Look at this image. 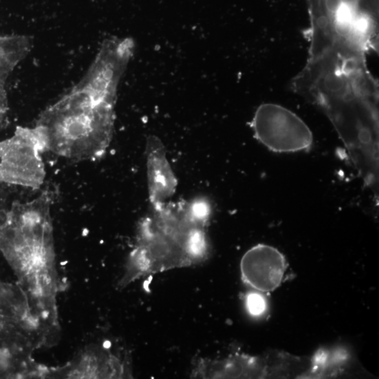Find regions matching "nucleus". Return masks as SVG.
I'll use <instances>...</instances> for the list:
<instances>
[{"instance_id":"1","label":"nucleus","mask_w":379,"mask_h":379,"mask_svg":"<svg viewBox=\"0 0 379 379\" xmlns=\"http://www.w3.org/2000/svg\"><path fill=\"white\" fill-rule=\"evenodd\" d=\"M152 207L138 224L121 287L145 275L202 263L208 257V202H165Z\"/></svg>"},{"instance_id":"2","label":"nucleus","mask_w":379,"mask_h":379,"mask_svg":"<svg viewBox=\"0 0 379 379\" xmlns=\"http://www.w3.org/2000/svg\"><path fill=\"white\" fill-rule=\"evenodd\" d=\"M52 198L45 191L13 204L0 224V249L19 275L31 311L43 316L57 313Z\"/></svg>"},{"instance_id":"3","label":"nucleus","mask_w":379,"mask_h":379,"mask_svg":"<svg viewBox=\"0 0 379 379\" xmlns=\"http://www.w3.org/2000/svg\"><path fill=\"white\" fill-rule=\"evenodd\" d=\"M118 78L103 75L89 97L63 101L47 111L37 126L47 152L74 161L104 156L112 140Z\"/></svg>"},{"instance_id":"4","label":"nucleus","mask_w":379,"mask_h":379,"mask_svg":"<svg viewBox=\"0 0 379 379\" xmlns=\"http://www.w3.org/2000/svg\"><path fill=\"white\" fill-rule=\"evenodd\" d=\"M46 142L37 127L20 128L0 142V182L32 190L41 188L47 171L43 155Z\"/></svg>"},{"instance_id":"5","label":"nucleus","mask_w":379,"mask_h":379,"mask_svg":"<svg viewBox=\"0 0 379 379\" xmlns=\"http://www.w3.org/2000/svg\"><path fill=\"white\" fill-rule=\"evenodd\" d=\"M251 127L256 139L273 152H302L313 146V135L309 126L292 111L281 105H260Z\"/></svg>"},{"instance_id":"6","label":"nucleus","mask_w":379,"mask_h":379,"mask_svg":"<svg viewBox=\"0 0 379 379\" xmlns=\"http://www.w3.org/2000/svg\"><path fill=\"white\" fill-rule=\"evenodd\" d=\"M287 264L276 248L258 245L245 253L240 263L242 280L261 292H271L280 287Z\"/></svg>"},{"instance_id":"7","label":"nucleus","mask_w":379,"mask_h":379,"mask_svg":"<svg viewBox=\"0 0 379 379\" xmlns=\"http://www.w3.org/2000/svg\"><path fill=\"white\" fill-rule=\"evenodd\" d=\"M147 176L152 205L167 202L176 191L177 180L159 138L151 136L146 145Z\"/></svg>"},{"instance_id":"8","label":"nucleus","mask_w":379,"mask_h":379,"mask_svg":"<svg viewBox=\"0 0 379 379\" xmlns=\"http://www.w3.org/2000/svg\"><path fill=\"white\" fill-rule=\"evenodd\" d=\"M124 366L120 359L105 348H91L56 372L61 373L58 376L71 378H122L127 376Z\"/></svg>"},{"instance_id":"9","label":"nucleus","mask_w":379,"mask_h":379,"mask_svg":"<svg viewBox=\"0 0 379 379\" xmlns=\"http://www.w3.org/2000/svg\"><path fill=\"white\" fill-rule=\"evenodd\" d=\"M247 307L250 314L259 316L263 314L266 310V301L262 295L251 293L247 298Z\"/></svg>"}]
</instances>
